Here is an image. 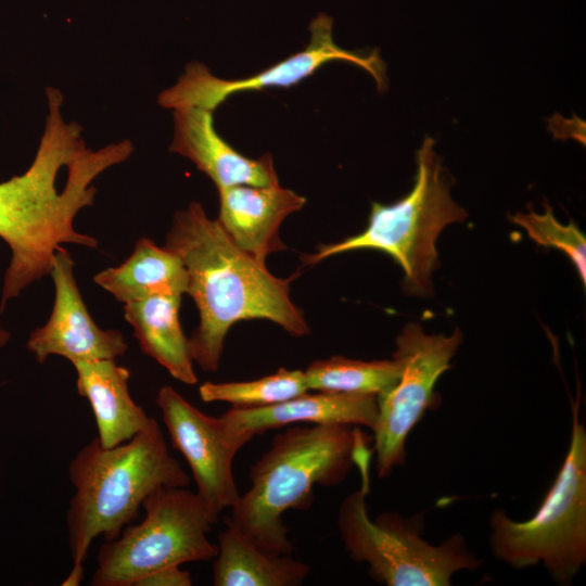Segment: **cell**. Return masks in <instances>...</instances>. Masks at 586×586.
<instances>
[{
    "instance_id": "5bb4252c",
    "label": "cell",
    "mask_w": 586,
    "mask_h": 586,
    "mask_svg": "<svg viewBox=\"0 0 586 586\" xmlns=\"http://www.w3.org/2000/svg\"><path fill=\"white\" fill-rule=\"evenodd\" d=\"M213 112L198 106L175 109L169 151L192 161L218 190L241 184H278L271 155L254 160L238 152L216 131Z\"/></svg>"
},
{
    "instance_id": "277c9868",
    "label": "cell",
    "mask_w": 586,
    "mask_h": 586,
    "mask_svg": "<svg viewBox=\"0 0 586 586\" xmlns=\"http://www.w3.org/2000/svg\"><path fill=\"white\" fill-rule=\"evenodd\" d=\"M68 474L74 487L66 512L73 566L63 586L80 584L88 549L98 536L115 539L153 492L190 483L169 454L155 419L131 440L111 448L93 438L74 456Z\"/></svg>"
},
{
    "instance_id": "ffe728a7",
    "label": "cell",
    "mask_w": 586,
    "mask_h": 586,
    "mask_svg": "<svg viewBox=\"0 0 586 586\" xmlns=\"http://www.w3.org/2000/svg\"><path fill=\"white\" fill-rule=\"evenodd\" d=\"M400 371L395 358L365 361L332 356L309 364L304 374L309 391L378 396L397 381Z\"/></svg>"
},
{
    "instance_id": "2e32d148",
    "label": "cell",
    "mask_w": 586,
    "mask_h": 586,
    "mask_svg": "<svg viewBox=\"0 0 586 586\" xmlns=\"http://www.w3.org/2000/svg\"><path fill=\"white\" fill-rule=\"evenodd\" d=\"M77 373V392L88 399L94 415L98 441L104 448L120 445L152 422L129 393V370L115 359L72 364Z\"/></svg>"
},
{
    "instance_id": "ac0fdd59",
    "label": "cell",
    "mask_w": 586,
    "mask_h": 586,
    "mask_svg": "<svg viewBox=\"0 0 586 586\" xmlns=\"http://www.w3.org/2000/svg\"><path fill=\"white\" fill-rule=\"evenodd\" d=\"M181 296L156 295L124 305V317L132 327L141 351L164 367L176 380L193 385L189 339L184 335L179 309Z\"/></svg>"
},
{
    "instance_id": "cb8c5ba5",
    "label": "cell",
    "mask_w": 586,
    "mask_h": 586,
    "mask_svg": "<svg viewBox=\"0 0 586 586\" xmlns=\"http://www.w3.org/2000/svg\"><path fill=\"white\" fill-rule=\"evenodd\" d=\"M10 333L5 330L0 329V347L4 346L10 340Z\"/></svg>"
},
{
    "instance_id": "6da1fadb",
    "label": "cell",
    "mask_w": 586,
    "mask_h": 586,
    "mask_svg": "<svg viewBox=\"0 0 586 586\" xmlns=\"http://www.w3.org/2000/svg\"><path fill=\"white\" fill-rule=\"evenodd\" d=\"M48 113L36 155L25 173L0 182V238L11 257L0 310L27 286L50 275L63 244L94 249L98 240L75 229L77 214L93 204L94 179L133 152L129 140L93 150L82 128L62 115L63 97L47 90Z\"/></svg>"
},
{
    "instance_id": "7402d4cb",
    "label": "cell",
    "mask_w": 586,
    "mask_h": 586,
    "mask_svg": "<svg viewBox=\"0 0 586 586\" xmlns=\"http://www.w3.org/2000/svg\"><path fill=\"white\" fill-rule=\"evenodd\" d=\"M545 212L537 214L533 209L518 213L510 220L521 226L537 244L562 251L572 262L583 282L586 284V238L574 221L559 222L549 204H544Z\"/></svg>"
},
{
    "instance_id": "e0dca14e",
    "label": "cell",
    "mask_w": 586,
    "mask_h": 586,
    "mask_svg": "<svg viewBox=\"0 0 586 586\" xmlns=\"http://www.w3.org/2000/svg\"><path fill=\"white\" fill-rule=\"evenodd\" d=\"M93 280L124 304L156 295L182 296L188 292V272L181 257L148 238L136 242L124 263L100 271Z\"/></svg>"
},
{
    "instance_id": "4fadbf2b",
    "label": "cell",
    "mask_w": 586,
    "mask_h": 586,
    "mask_svg": "<svg viewBox=\"0 0 586 586\" xmlns=\"http://www.w3.org/2000/svg\"><path fill=\"white\" fill-rule=\"evenodd\" d=\"M378 400L371 394L308 392L256 408H237L219 417L230 440L241 448L256 434L293 424H348L373 429Z\"/></svg>"
},
{
    "instance_id": "44dd1931",
    "label": "cell",
    "mask_w": 586,
    "mask_h": 586,
    "mask_svg": "<svg viewBox=\"0 0 586 586\" xmlns=\"http://www.w3.org/2000/svg\"><path fill=\"white\" fill-rule=\"evenodd\" d=\"M308 391L304 371L280 368L252 381H207L200 385L199 395L205 403L226 402L237 408H256L279 404Z\"/></svg>"
},
{
    "instance_id": "ba28073f",
    "label": "cell",
    "mask_w": 586,
    "mask_h": 586,
    "mask_svg": "<svg viewBox=\"0 0 586 586\" xmlns=\"http://www.w3.org/2000/svg\"><path fill=\"white\" fill-rule=\"evenodd\" d=\"M143 520L104 540L97 556L92 586H135L153 571L216 557L207 533L216 523L196 493L186 487L153 492L142 504Z\"/></svg>"
},
{
    "instance_id": "8fae6325",
    "label": "cell",
    "mask_w": 586,
    "mask_h": 586,
    "mask_svg": "<svg viewBox=\"0 0 586 586\" xmlns=\"http://www.w3.org/2000/svg\"><path fill=\"white\" fill-rule=\"evenodd\" d=\"M156 404L173 446L190 467L196 495L217 523L220 512L240 498L232 469L240 448L226 434L219 417L202 412L171 386L160 388Z\"/></svg>"
},
{
    "instance_id": "d6986e66",
    "label": "cell",
    "mask_w": 586,
    "mask_h": 586,
    "mask_svg": "<svg viewBox=\"0 0 586 586\" xmlns=\"http://www.w3.org/2000/svg\"><path fill=\"white\" fill-rule=\"evenodd\" d=\"M213 565L215 586H295L310 568L291 555H273L257 548L227 526L218 536Z\"/></svg>"
},
{
    "instance_id": "52a82bcc",
    "label": "cell",
    "mask_w": 586,
    "mask_h": 586,
    "mask_svg": "<svg viewBox=\"0 0 586 586\" xmlns=\"http://www.w3.org/2000/svg\"><path fill=\"white\" fill-rule=\"evenodd\" d=\"M368 484L342 501L337 526L349 557L369 565L370 576L386 586H449L453 576L475 570L481 561L455 534L440 545L421 537L422 514L405 519L395 512L369 518Z\"/></svg>"
},
{
    "instance_id": "9c48e42d",
    "label": "cell",
    "mask_w": 586,
    "mask_h": 586,
    "mask_svg": "<svg viewBox=\"0 0 586 586\" xmlns=\"http://www.w3.org/2000/svg\"><path fill=\"white\" fill-rule=\"evenodd\" d=\"M462 342L456 328L450 335L428 334L408 323L396 337L393 358L402 366L397 381L377 396L378 417L372 429L378 476L383 479L405 462L406 441L434 400L438 378Z\"/></svg>"
},
{
    "instance_id": "7c38bea8",
    "label": "cell",
    "mask_w": 586,
    "mask_h": 586,
    "mask_svg": "<svg viewBox=\"0 0 586 586\" xmlns=\"http://www.w3.org/2000/svg\"><path fill=\"white\" fill-rule=\"evenodd\" d=\"M54 284V304L48 321L35 329L27 349L39 364L52 355L72 364L82 360L116 359L128 345L120 331L101 329L90 316L81 297L69 253L60 246L50 272Z\"/></svg>"
},
{
    "instance_id": "5b68a950",
    "label": "cell",
    "mask_w": 586,
    "mask_h": 586,
    "mask_svg": "<svg viewBox=\"0 0 586 586\" xmlns=\"http://www.w3.org/2000/svg\"><path fill=\"white\" fill-rule=\"evenodd\" d=\"M434 143L426 136L417 151V173L408 194L392 204L372 202L368 225L361 232L340 242L320 244L315 253L301 256L303 265H315L351 251H380L402 267L408 293L428 295L437 264V237L446 226L468 216L450 196Z\"/></svg>"
},
{
    "instance_id": "603a6c76",
    "label": "cell",
    "mask_w": 586,
    "mask_h": 586,
    "mask_svg": "<svg viewBox=\"0 0 586 586\" xmlns=\"http://www.w3.org/2000/svg\"><path fill=\"white\" fill-rule=\"evenodd\" d=\"M190 573L180 565H168L140 578L135 586H190Z\"/></svg>"
},
{
    "instance_id": "30bf717a",
    "label": "cell",
    "mask_w": 586,
    "mask_h": 586,
    "mask_svg": "<svg viewBox=\"0 0 586 586\" xmlns=\"http://www.w3.org/2000/svg\"><path fill=\"white\" fill-rule=\"evenodd\" d=\"M310 40L301 51L246 78L224 79L211 73L206 65L194 62L170 88L162 91L158 103L166 109L198 106L215 109L234 93L265 88H289L311 76L324 64L346 61L367 71L379 91L386 88L385 65L379 51H351L339 47L332 37V20L319 14L310 24Z\"/></svg>"
},
{
    "instance_id": "7a4b0ae2",
    "label": "cell",
    "mask_w": 586,
    "mask_h": 586,
    "mask_svg": "<svg viewBox=\"0 0 586 586\" xmlns=\"http://www.w3.org/2000/svg\"><path fill=\"white\" fill-rule=\"evenodd\" d=\"M188 272V292L200 323L189 337L193 362L216 372L230 328L243 320H269L292 336L309 334L304 314L290 298L294 276H273L266 264L239 249L199 202L175 213L165 245Z\"/></svg>"
},
{
    "instance_id": "3957f363",
    "label": "cell",
    "mask_w": 586,
    "mask_h": 586,
    "mask_svg": "<svg viewBox=\"0 0 586 586\" xmlns=\"http://www.w3.org/2000/svg\"><path fill=\"white\" fill-rule=\"evenodd\" d=\"M367 445L366 435L354 425L289 426L252 466L251 487L231 508L226 525L263 551L292 555L282 515L290 509H308L316 485L340 484Z\"/></svg>"
},
{
    "instance_id": "9a60e30c",
    "label": "cell",
    "mask_w": 586,
    "mask_h": 586,
    "mask_svg": "<svg viewBox=\"0 0 586 586\" xmlns=\"http://www.w3.org/2000/svg\"><path fill=\"white\" fill-rule=\"evenodd\" d=\"M218 192L217 220L239 249L264 264L270 254L286 249L279 228L288 216L304 207V196L279 183L241 184Z\"/></svg>"
},
{
    "instance_id": "8992f818",
    "label": "cell",
    "mask_w": 586,
    "mask_h": 586,
    "mask_svg": "<svg viewBox=\"0 0 586 586\" xmlns=\"http://www.w3.org/2000/svg\"><path fill=\"white\" fill-rule=\"evenodd\" d=\"M572 417L566 456L536 513L517 522L497 509L489 519L497 559L514 569L542 564L562 585L586 562V431L577 405Z\"/></svg>"
}]
</instances>
